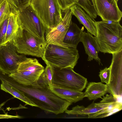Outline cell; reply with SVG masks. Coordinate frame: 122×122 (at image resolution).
I'll use <instances>...</instances> for the list:
<instances>
[{"label":"cell","instance_id":"9","mask_svg":"<svg viewBox=\"0 0 122 122\" xmlns=\"http://www.w3.org/2000/svg\"><path fill=\"white\" fill-rule=\"evenodd\" d=\"M19 26L33 35L45 39L47 28L30 4L17 14Z\"/></svg>","mask_w":122,"mask_h":122},{"label":"cell","instance_id":"8","mask_svg":"<svg viewBox=\"0 0 122 122\" xmlns=\"http://www.w3.org/2000/svg\"><path fill=\"white\" fill-rule=\"evenodd\" d=\"M18 54L13 40L0 46V70L9 75L16 72L20 64L27 58Z\"/></svg>","mask_w":122,"mask_h":122},{"label":"cell","instance_id":"31","mask_svg":"<svg viewBox=\"0 0 122 122\" xmlns=\"http://www.w3.org/2000/svg\"><path fill=\"white\" fill-rule=\"evenodd\" d=\"M116 1H117V2H118V0H116Z\"/></svg>","mask_w":122,"mask_h":122},{"label":"cell","instance_id":"15","mask_svg":"<svg viewBox=\"0 0 122 122\" xmlns=\"http://www.w3.org/2000/svg\"><path fill=\"white\" fill-rule=\"evenodd\" d=\"M83 28H80L76 24L72 22L63 40L66 47L76 49L78 44L81 42L83 30Z\"/></svg>","mask_w":122,"mask_h":122},{"label":"cell","instance_id":"25","mask_svg":"<svg viewBox=\"0 0 122 122\" xmlns=\"http://www.w3.org/2000/svg\"><path fill=\"white\" fill-rule=\"evenodd\" d=\"M110 70L109 67H106L103 69L101 70L99 76L101 82L105 83L106 84H108L110 82Z\"/></svg>","mask_w":122,"mask_h":122},{"label":"cell","instance_id":"13","mask_svg":"<svg viewBox=\"0 0 122 122\" xmlns=\"http://www.w3.org/2000/svg\"><path fill=\"white\" fill-rule=\"evenodd\" d=\"M81 42L83 45L85 52L88 56L87 61H90L93 59L98 62L99 64H102L101 60L98 56L100 51L95 36L87 32H82Z\"/></svg>","mask_w":122,"mask_h":122},{"label":"cell","instance_id":"23","mask_svg":"<svg viewBox=\"0 0 122 122\" xmlns=\"http://www.w3.org/2000/svg\"><path fill=\"white\" fill-rule=\"evenodd\" d=\"M46 66L44 71L41 75L36 82L39 83L47 85L51 88L52 87V80L53 75L52 67L49 65Z\"/></svg>","mask_w":122,"mask_h":122},{"label":"cell","instance_id":"29","mask_svg":"<svg viewBox=\"0 0 122 122\" xmlns=\"http://www.w3.org/2000/svg\"><path fill=\"white\" fill-rule=\"evenodd\" d=\"M22 117L18 115L13 116L5 114H0V119L8 118H21Z\"/></svg>","mask_w":122,"mask_h":122},{"label":"cell","instance_id":"4","mask_svg":"<svg viewBox=\"0 0 122 122\" xmlns=\"http://www.w3.org/2000/svg\"><path fill=\"white\" fill-rule=\"evenodd\" d=\"M13 41L19 54L41 57L47 43L39 37L19 26Z\"/></svg>","mask_w":122,"mask_h":122},{"label":"cell","instance_id":"10","mask_svg":"<svg viewBox=\"0 0 122 122\" xmlns=\"http://www.w3.org/2000/svg\"><path fill=\"white\" fill-rule=\"evenodd\" d=\"M112 54L109 83L107 86V92L114 96H122V50Z\"/></svg>","mask_w":122,"mask_h":122},{"label":"cell","instance_id":"12","mask_svg":"<svg viewBox=\"0 0 122 122\" xmlns=\"http://www.w3.org/2000/svg\"><path fill=\"white\" fill-rule=\"evenodd\" d=\"M97 15L102 20L120 22L122 12L116 0H95Z\"/></svg>","mask_w":122,"mask_h":122},{"label":"cell","instance_id":"22","mask_svg":"<svg viewBox=\"0 0 122 122\" xmlns=\"http://www.w3.org/2000/svg\"><path fill=\"white\" fill-rule=\"evenodd\" d=\"M94 21L97 15L95 0H79L76 4Z\"/></svg>","mask_w":122,"mask_h":122},{"label":"cell","instance_id":"6","mask_svg":"<svg viewBox=\"0 0 122 122\" xmlns=\"http://www.w3.org/2000/svg\"><path fill=\"white\" fill-rule=\"evenodd\" d=\"M52 86L82 92L87 84V79L75 72L70 67L60 68L52 67Z\"/></svg>","mask_w":122,"mask_h":122},{"label":"cell","instance_id":"16","mask_svg":"<svg viewBox=\"0 0 122 122\" xmlns=\"http://www.w3.org/2000/svg\"><path fill=\"white\" fill-rule=\"evenodd\" d=\"M51 90L58 96L71 103H75L84 98V92L71 89L53 86Z\"/></svg>","mask_w":122,"mask_h":122},{"label":"cell","instance_id":"30","mask_svg":"<svg viewBox=\"0 0 122 122\" xmlns=\"http://www.w3.org/2000/svg\"><path fill=\"white\" fill-rule=\"evenodd\" d=\"M4 0H0V4Z\"/></svg>","mask_w":122,"mask_h":122},{"label":"cell","instance_id":"19","mask_svg":"<svg viewBox=\"0 0 122 122\" xmlns=\"http://www.w3.org/2000/svg\"><path fill=\"white\" fill-rule=\"evenodd\" d=\"M104 108H105L97 106L93 102L86 107L83 106L77 105L73 107L71 110L67 109L65 112L68 115H88L95 113Z\"/></svg>","mask_w":122,"mask_h":122},{"label":"cell","instance_id":"17","mask_svg":"<svg viewBox=\"0 0 122 122\" xmlns=\"http://www.w3.org/2000/svg\"><path fill=\"white\" fill-rule=\"evenodd\" d=\"M107 92V86L102 82H89L84 92V97L90 100H95L102 98Z\"/></svg>","mask_w":122,"mask_h":122},{"label":"cell","instance_id":"5","mask_svg":"<svg viewBox=\"0 0 122 122\" xmlns=\"http://www.w3.org/2000/svg\"><path fill=\"white\" fill-rule=\"evenodd\" d=\"M30 4L47 29L55 27L62 20L57 0H31Z\"/></svg>","mask_w":122,"mask_h":122},{"label":"cell","instance_id":"24","mask_svg":"<svg viewBox=\"0 0 122 122\" xmlns=\"http://www.w3.org/2000/svg\"><path fill=\"white\" fill-rule=\"evenodd\" d=\"M18 10H21L29 5L31 0H8Z\"/></svg>","mask_w":122,"mask_h":122},{"label":"cell","instance_id":"21","mask_svg":"<svg viewBox=\"0 0 122 122\" xmlns=\"http://www.w3.org/2000/svg\"><path fill=\"white\" fill-rule=\"evenodd\" d=\"M18 10L8 0H4L0 4V25L10 16L17 14Z\"/></svg>","mask_w":122,"mask_h":122},{"label":"cell","instance_id":"18","mask_svg":"<svg viewBox=\"0 0 122 122\" xmlns=\"http://www.w3.org/2000/svg\"><path fill=\"white\" fill-rule=\"evenodd\" d=\"M0 87L1 90L10 94L14 97L25 103L26 104L32 107H37V106L31 101L22 91L2 82H1Z\"/></svg>","mask_w":122,"mask_h":122},{"label":"cell","instance_id":"14","mask_svg":"<svg viewBox=\"0 0 122 122\" xmlns=\"http://www.w3.org/2000/svg\"><path fill=\"white\" fill-rule=\"evenodd\" d=\"M70 8L72 15L75 16L80 24L83 25L87 31L96 36L97 32L95 21L80 6L75 4Z\"/></svg>","mask_w":122,"mask_h":122},{"label":"cell","instance_id":"28","mask_svg":"<svg viewBox=\"0 0 122 122\" xmlns=\"http://www.w3.org/2000/svg\"><path fill=\"white\" fill-rule=\"evenodd\" d=\"M122 109V102L119 103L111 112L109 113L103 114L98 116L95 118H101L108 116L118 112Z\"/></svg>","mask_w":122,"mask_h":122},{"label":"cell","instance_id":"1","mask_svg":"<svg viewBox=\"0 0 122 122\" xmlns=\"http://www.w3.org/2000/svg\"><path fill=\"white\" fill-rule=\"evenodd\" d=\"M5 82L22 91L38 107L48 113L58 114L63 113L71 103L54 93L47 85L36 82L30 85H24L9 76Z\"/></svg>","mask_w":122,"mask_h":122},{"label":"cell","instance_id":"3","mask_svg":"<svg viewBox=\"0 0 122 122\" xmlns=\"http://www.w3.org/2000/svg\"><path fill=\"white\" fill-rule=\"evenodd\" d=\"M79 56L78 51L73 48L47 44L41 57L46 64L60 68L76 65Z\"/></svg>","mask_w":122,"mask_h":122},{"label":"cell","instance_id":"27","mask_svg":"<svg viewBox=\"0 0 122 122\" xmlns=\"http://www.w3.org/2000/svg\"><path fill=\"white\" fill-rule=\"evenodd\" d=\"M9 18L5 20L0 25V46L5 43Z\"/></svg>","mask_w":122,"mask_h":122},{"label":"cell","instance_id":"2","mask_svg":"<svg viewBox=\"0 0 122 122\" xmlns=\"http://www.w3.org/2000/svg\"><path fill=\"white\" fill-rule=\"evenodd\" d=\"M119 22L95 21V37L100 51L112 54L122 50V27Z\"/></svg>","mask_w":122,"mask_h":122},{"label":"cell","instance_id":"20","mask_svg":"<svg viewBox=\"0 0 122 122\" xmlns=\"http://www.w3.org/2000/svg\"><path fill=\"white\" fill-rule=\"evenodd\" d=\"M19 26L17 14L10 16L8 19L4 44L13 40Z\"/></svg>","mask_w":122,"mask_h":122},{"label":"cell","instance_id":"11","mask_svg":"<svg viewBox=\"0 0 122 122\" xmlns=\"http://www.w3.org/2000/svg\"><path fill=\"white\" fill-rule=\"evenodd\" d=\"M61 21L57 25L47 29L45 32V40L47 44L66 47L63 42L64 36L72 22V15L70 8L66 10Z\"/></svg>","mask_w":122,"mask_h":122},{"label":"cell","instance_id":"26","mask_svg":"<svg viewBox=\"0 0 122 122\" xmlns=\"http://www.w3.org/2000/svg\"><path fill=\"white\" fill-rule=\"evenodd\" d=\"M79 0H57L62 11L64 12L73 5L76 4Z\"/></svg>","mask_w":122,"mask_h":122},{"label":"cell","instance_id":"7","mask_svg":"<svg viewBox=\"0 0 122 122\" xmlns=\"http://www.w3.org/2000/svg\"><path fill=\"white\" fill-rule=\"evenodd\" d=\"M44 69L36 59L27 58L20 64L16 72L9 76L20 84L30 85L37 81Z\"/></svg>","mask_w":122,"mask_h":122}]
</instances>
